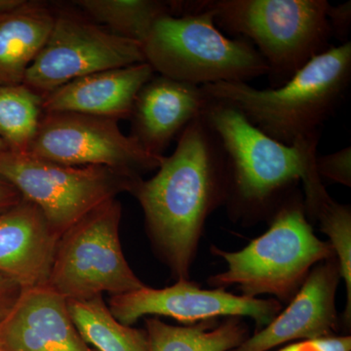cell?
I'll return each mask as SVG.
<instances>
[{
  "label": "cell",
  "instance_id": "6da1fadb",
  "mask_svg": "<svg viewBox=\"0 0 351 351\" xmlns=\"http://www.w3.org/2000/svg\"><path fill=\"white\" fill-rule=\"evenodd\" d=\"M157 173L130 193L144 212L145 228L159 257L178 279H189L208 217L228 196L223 145L202 115L178 138Z\"/></svg>",
  "mask_w": 351,
  "mask_h": 351
},
{
  "label": "cell",
  "instance_id": "7a4b0ae2",
  "mask_svg": "<svg viewBox=\"0 0 351 351\" xmlns=\"http://www.w3.org/2000/svg\"><path fill=\"white\" fill-rule=\"evenodd\" d=\"M209 99L203 119L211 127L228 161V215L254 223L270 219L315 168L319 140L284 145L252 124L226 101Z\"/></svg>",
  "mask_w": 351,
  "mask_h": 351
},
{
  "label": "cell",
  "instance_id": "3957f363",
  "mask_svg": "<svg viewBox=\"0 0 351 351\" xmlns=\"http://www.w3.org/2000/svg\"><path fill=\"white\" fill-rule=\"evenodd\" d=\"M351 82V43L331 46L288 82L258 89L245 82L200 86L210 99L226 101L269 137L293 145L319 140L323 124L337 112Z\"/></svg>",
  "mask_w": 351,
  "mask_h": 351
},
{
  "label": "cell",
  "instance_id": "277c9868",
  "mask_svg": "<svg viewBox=\"0 0 351 351\" xmlns=\"http://www.w3.org/2000/svg\"><path fill=\"white\" fill-rule=\"evenodd\" d=\"M211 252L226 261L228 269L210 277V285L235 286L242 295H270L279 302L294 298L316 265L336 258L331 244L314 233L297 191L272 215L269 230L244 249L226 252L212 246Z\"/></svg>",
  "mask_w": 351,
  "mask_h": 351
},
{
  "label": "cell",
  "instance_id": "5b68a950",
  "mask_svg": "<svg viewBox=\"0 0 351 351\" xmlns=\"http://www.w3.org/2000/svg\"><path fill=\"white\" fill-rule=\"evenodd\" d=\"M182 12L160 18L143 43L154 73L196 86L267 75L269 66L253 44L219 31L204 0L182 1Z\"/></svg>",
  "mask_w": 351,
  "mask_h": 351
},
{
  "label": "cell",
  "instance_id": "8992f818",
  "mask_svg": "<svg viewBox=\"0 0 351 351\" xmlns=\"http://www.w3.org/2000/svg\"><path fill=\"white\" fill-rule=\"evenodd\" d=\"M217 27L253 44L271 87L331 47L326 0H204Z\"/></svg>",
  "mask_w": 351,
  "mask_h": 351
},
{
  "label": "cell",
  "instance_id": "52a82bcc",
  "mask_svg": "<svg viewBox=\"0 0 351 351\" xmlns=\"http://www.w3.org/2000/svg\"><path fill=\"white\" fill-rule=\"evenodd\" d=\"M121 204L101 203L69 228L58 241L47 286L66 301L144 287L131 269L120 241Z\"/></svg>",
  "mask_w": 351,
  "mask_h": 351
},
{
  "label": "cell",
  "instance_id": "ba28073f",
  "mask_svg": "<svg viewBox=\"0 0 351 351\" xmlns=\"http://www.w3.org/2000/svg\"><path fill=\"white\" fill-rule=\"evenodd\" d=\"M0 177L43 212L59 237L101 203L130 193L142 179L112 168L64 165L8 149L0 152Z\"/></svg>",
  "mask_w": 351,
  "mask_h": 351
},
{
  "label": "cell",
  "instance_id": "9c48e42d",
  "mask_svg": "<svg viewBox=\"0 0 351 351\" xmlns=\"http://www.w3.org/2000/svg\"><path fill=\"white\" fill-rule=\"evenodd\" d=\"M141 63H145L142 44L121 38L80 13L55 11L49 38L23 84L44 97L83 76Z\"/></svg>",
  "mask_w": 351,
  "mask_h": 351
},
{
  "label": "cell",
  "instance_id": "30bf717a",
  "mask_svg": "<svg viewBox=\"0 0 351 351\" xmlns=\"http://www.w3.org/2000/svg\"><path fill=\"white\" fill-rule=\"evenodd\" d=\"M117 121L82 113H43L27 154L64 165L101 166L137 176L157 169L164 156L126 136Z\"/></svg>",
  "mask_w": 351,
  "mask_h": 351
},
{
  "label": "cell",
  "instance_id": "8fae6325",
  "mask_svg": "<svg viewBox=\"0 0 351 351\" xmlns=\"http://www.w3.org/2000/svg\"><path fill=\"white\" fill-rule=\"evenodd\" d=\"M108 306L115 319L127 326L147 315L165 316L184 325L219 317H249L255 321L256 332L267 327L282 307L274 298L237 295L219 288L204 290L189 279H178L169 287L145 285L125 294L112 295Z\"/></svg>",
  "mask_w": 351,
  "mask_h": 351
},
{
  "label": "cell",
  "instance_id": "7c38bea8",
  "mask_svg": "<svg viewBox=\"0 0 351 351\" xmlns=\"http://www.w3.org/2000/svg\"><path fill=\"white\" fill-rule=\"evenodd\" d=\"M339 280L336 258L318 263L285 311L230 351H269L292 341L337 336L339 319L336 294Z\"/></svg>",
  "mask_w": 351,
  "mask_h": 351
},
{
  "label": "cell",
  "instance_id": "4fadbf2b",
  "mask_svg": "<svg viewBox=\"0 0 351 351\" xmlns=\"http://www.w3.org/2000/svg\"><path fill=\"white\" fill-rule=\"evenodd\" d=\"M2 351H95L78 332L68 301L46 286L23 292L0 325Z\"/></svg>",
  "mask_w": 351,
  "mask_h": 351
},
{
  "label": "cell",
  "instance_id": "5bb4252c",
  "mask_svg": "<svg viewBox=\"0 0 351 351\" xmlns=\"http://www.w3.org/2000/svg\"><path fill=\"white\" fill-rule=\"evenodd\" d=\"M208 100L200 86L152 76L134 103L131 136L147 152L163 156L172 141L202 115Z\"/></svg>",
  "mask_w": 351,
  "mask_h": 351
},
{
  "label": "cell",
  "instance_id": "9a60e30c",
  "mask_svg": "<svg viewBox=\"0 0 351 351\" xmlns=\"http://www.w3.org/2000/svg\"><path fill=\"white\" fill-rule=\"evenodd\" d=\"M59 239L43 212L22 198L0 214V274L24 291L46 287Z\"/></svg>",
  "mask_w": 351,
  "mask_h": 351
},
{
  "label": "cell",
  "instance_id": "2e32d148",
  "mask_svg": "<svg viewBox=\"0 0 351 351\" xmlns=\"http://www.w3.org/2000/svg\"><path fill=\"white\" fill-rule=\"evenodd\" d=\"M147 63L77 78L43 97L46 112H75L115 120L130 119L140 90L152 80Z\"/></svg>",
  "mask_w": 351,
  "mask_h": 351
},
{
  "label": "cell",
  "instance_id": "e0dca14e",
  "mask_svg": "<svg viewBox=\"0 0 351 351\" xmlns=\"http://www.w3.org/2000/svg\"><path fill=\"white\" fill-rule=\"evenodd\" d=\"M55 10L39 1H24L0 14V85L23 84L27 69L49 38Z\"/></svg>",
  "mask_w": 351,
  "mask_h": 351
},
{
  "label": "cell",
  "instance_id": "ac0fdd59",
  "mask_svg": "<svg viewBox=\"0 0 351 351\" xmlns=\"http://www.w3.org/2000/svg\"><path fill=\"white\" fill-rule=\"evenodd\" d=\"M145 332L149 351H230L250 336L240 317L174 326L152 316L145 318Z\"/></svg>",
  "mask_w": 351,
  "mask_h": 351
},
{
  "label": "cell",
  "instance_id": "d6986e66",
  "mask_svg": "<svg viewBox=\"0 0 351 351\" xmlns=\"http://www.w3.org/2000/svg\"><path fill=\"white\" fill-rule=\"evenodd\" d=\"M304 189V210L306 217L318 221L320 230L327 235L335 257L338 261L339 274L346 288V306L343 314L345 326L351 322V209L341 204L327 193L322 179L314 170L302 181Z\"/></svg>",
  "mask_w": 351,
  "mask_h": 351
},
{
  "label": "cell",
  "instance_id": "ffe728a7",
  "mask_svg": "<svg viewBox=\"0 0 351 351\" xmlns=\"http://www.w3.org/2000/svg\"><path fill=\"white\" fill-rule=\"evenodd\" d=\"M71 319L83 339L98 351H149L147 332L122 324L103 295L68 301Z\"/></svg>",
  "mask_w": 351,
  "mask_h": 351
},
{
  "label": "cell",
  "instance_id": "44dd1931",
  "mask_svg": "<svg viewBox=\"0 0 351 351\" xmlns=\"http://www.w3.org/2000/svg\"><path fill=\"white\" fill-rule=\"evenodd\" d=\"M87 18L108 31L142 44L157 21L173 15L170 2L156 0H78Z\"/></svg>",
  "mask_w": 351,
  "mask_h": 351
},
{
  "label": "cell",
  "instance_id": "7402d4cb",
  "mask_svg": "<svg viewBox=\"0 0 351 351\" xmlns=\"http://www.w3.org/2000/svg\"><path fill=\"white\" fill-rule=\"evenodd\" d=\"M43 97L25 84L0 85V138L8 151L25 154L38 132Z\"/></svg>",
  "mask_w": 351,
  "mask_h": 351
},
{
  "label": "cell",
  "instance_id": "603a6c76",
  "mask_svg": "<svg viewBox=\"0 0 351 351\" xmlns=\"http://www.w3.org/2000/svg\"><path fill=\"white\" fill-rule=\"evenodd\" d=\"M316 170L321 179L330 180L343 186H351V147H345L327 156H317Z\"/></svg>",
  "mask_w": 351,
  "mask_h": 351
},
{
  "label": "cell",
  "instance_id": "cb8c5ba5",
  "mask_svg": "<svg viewBox=\"0 0 351 351\" xmlns=\"http://www.w3.org/2000/svg\"><path fill=\"white\" fill-rule=\"evenodd\" d=\"M350 336H334L328 338L306 339L278 351H350Z\"/></svg>",
  "mask_w": 351,
  "mask_h": 351
},
{
  "label": "cell",
  "instance_id": "d4e9b609",
  "mask_svg": "<svg viewBox=\"0 0 351 351\" xmlns=\"http://www.w3.org/2000/svg\"><path fill=\"white\" fill-rule=\"evenodd\" d=\"M327 20L332 38L348 43L351 27V1L338 5L330 4L327 9Z\"/></svg>",
  "mask_w": 351,
  "mask_h": 351
},
{
  "label": "cell",
  "instance_id": "484cf974",
  "mask_svg": "<svg viewBox=\"0 0 351 351\" xmlns=\"http://www.w3.org/2000/svg\"><path fill=\"white\" fill-rule=\"evenodd\" d=\"M23 288L10 277L0 274V325L12 313L22 297Z\"/></svg>",
  "mask_w": 351,
  "mask_h": 351
},
{
  "label": "cell",
  "instance_id": "4316f807",
  "mask_svg": "<svg viewBox=\"0 0 351 351\" xmlns=\"http://www.w3.org/2000/svg\"><path fill=\"white\" fill-rule=\"evenodd\" d=\"M22 200L17 189L0 177V214L10 209Z\"/></svg>",
  "mask_w": 351,
  "mask_h": 351
},
{
  "label": "cell",
  "instance_id": "83f0119b",
  "mask_svg": "<svg viewBox=\"0 0 351 351\" xmlns=\"http://www.w3.org/2000/svg\"><path fill=\"white\" fill-rule=\"evenodd\" d=\"M24 1L25 0H0V14L17 8L21 4L24 3Z\"/></svg>",
  "mask_w": 351,
  "mask_h": 351
},
{
  "label": "cell",
  "instance_id": "f1b7e54d",
  "mask_svg": "<svg viewBox=\"0 0 351 351\" xmlns=\"http://www.w3.org/2000/svg\"><path fill=\"white\" fill-rule=\"evenodd\" d=\"M7 147L5 145V143L3 142V141L1 140V138H0V152L7 151Z\"/></svg>",
  "mask_w": 351,
  "mask_h": 351
},
{
  "label": "cell",
  "instance_id": "f546056e",
  "mask_svg": "<svg viewBox=\"0 0 351 351\" xmlns=\"http://www.w3.org/2000/svg\"><path fill=\"white\" fill-rule=\"evenodd\" d=\"M0 351H2V350H1V346H0Z\"/></svg>",
  "mask_w": 351,
  "mask_h": 351
}]
</instances>
